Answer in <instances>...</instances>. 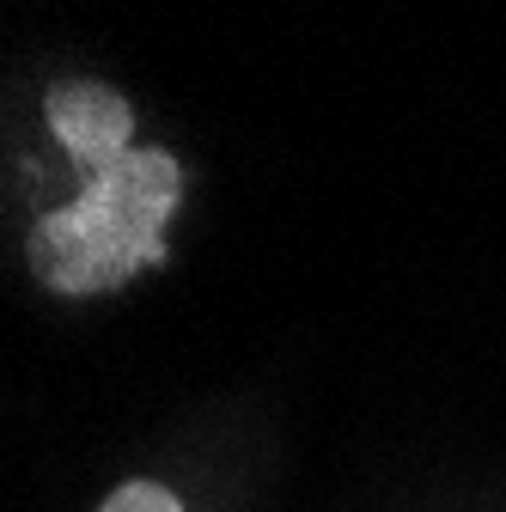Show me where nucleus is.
<instances>
[{"label": "nucleus", "mask_w": 506, "mask_h": 512, "mask_svg": "<svg viewBox=\"0 0 506 512\" xmlns=\"http://www.w3.org/2000/svg\"><path fill=\"white\" fill-rule=\"evenodd\" d=\"M183 196L171 153H122L80 177V196L31 232V269L55 293H110L141 269L165 263V220Z\"/></svg>", "instance_id": "f257e3e1"}, {"label": "nucleus", "mask_w": 506, "mask_h": 512, "mask_svg": "<svg viewBox=\"0 0 506 512\" xmlns=\"http://www.w3.org/2000/svg\"><path fill=\"white\" fill-rule=\"evenodd\" d=\"M49 128H55V141L68 147V159L86 171H104L110 159L122 153H135L129 135H135V116L129 104H122V92L98 86V80H68V86H55L49 92Z\"/></svg>", "instance_id": "f03ea898"}, {"label": "nucleus", "mask_w": 506, "mask_h": 512, "mask_svg": "<svg viewBox=\"0 0 506 512\" xmlns=\"http://www.w3.org/2000/svg\"><path fill=\"white\" fill-rule=\"evenodd\" d=\"M98 512H183L177 494H165L159 482H129V488H116Z\"/></svg>", "instance_id": "7ed1b4c3"}]
</instances>
